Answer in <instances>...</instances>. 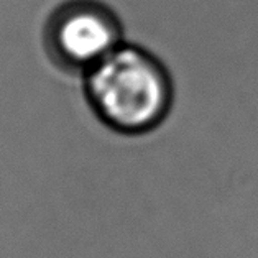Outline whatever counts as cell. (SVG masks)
<instances>
[{
    "label": "cell",
    "mask_w": 258,
    "mask_h": 258,
    "mask_svg": "<svg viewBox=\"0 0 258 258\" xmlns=\"http://www.w3.org/2000/svg\"><path fill=\"white\" fill-rule=\"evenodd\" d=\"M84 79V96L97 120L117 135L158 130L174 105V81L153 51L123 41Z\"/></svg>",
    "instance_id": "6da1fadb"
},
{
    "label": "cell",
    "mask_w": 258,
    "mask_h": 258,
    "mask_svg": "<svg viewBox=\"0 0 258 258\" xmlns=\"http://www.w3.org/2000/svg\"><path fill=\"white\" fill-rule=\"evenodd\" d=\"M43 41L56 68L84 76L125 41L123 23L100 0H68L48 17Z\"/></svg>",
    "instance_id": "7a4b0ae2"
}]
</instances>
